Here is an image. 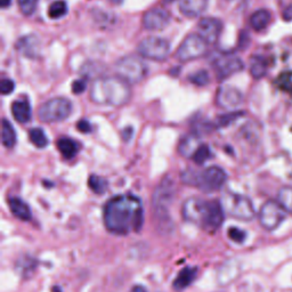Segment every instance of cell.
Wrapping results in <instances>:
<instances>
[{
	"mask_svg": "<svg viewBox=\"0 0 292 292\" xmlns=\"http://www.w3.org/2000/svg\"><path fill=\"white\" fill-rule=\"evenodd\" d=\"M197 275V269L195 267H185L177 275L176 279L174 281V287L177 291H182L186 289L188 285H191L193 281H194Z\"/></svg>",
	"mask_w": 292,
	"mask_h": 292,
	"instance_id": "20",
	"label": "cell"
},
{
	"mask_svg": "<svg viewBox=\"0 0 292 292\" xmlns=\"http://www.w3.org/2000/svg\"><path fill=\"white\" fill-rule=\"evenodd\" d=\"M8 203H10V209L12 213L16 218H19L20 220L28 221L31 219V209L28 205V203L24 202L22 199H20V197H11L8 200Z\"/></svg>",
	"mask_w": 292,
	"mask_h": 292,
	"instance_id": "19",
	"label": "cell"
},
{
	"mask_svg": "<svg viewBox=\"0 0 292 292\" xmlns=\"http://www.w3.org/2000/svg\"><path fill=\"white\" fill-rule=\"evenodd\" d=\"M57 149H59L60 153L63 155V158L67 160H71L79 152V144L72 138L62 137L57 141Z\"/></svg>",
	"mask_w": 292,
	"mask_h": 292,
	"instance_id": "21",
	"label": "cell"
},
{
	"mask_svg": "<svg viewBox=\"0 0 292 292\" xmlns=\"http://www.w3.org/2000/svg\"><path fill=\"white\" fill-rule=\"evenodd\" d=\"M188 80H190L193 85L199 86V87H203V86H207L209 82H210V75L207 70H199L195 73H193L192 76L188 77Z\"/></svg>",
	"mask_w": 292,
	"mask_h": 292,
	"instance_id": "30",
	"label": "cell"
},
{
	"mask_svg": "<svg viewBox=\"0 0 292 292\" xmlns=\"http://www.w3.org/2000/svg\"><path fill=\"white\" fill-rule=\"evenodd\" d=\"M167 3H171V2H174V0H166Z\"/></svg>",
	"mask_w": 292,
	"mask_h": 292,
	"instance_id": "43",
	"label": "cell"
},
{
	"mask_svg": "<svg viewBox=\"0 0 292 292\" xmlns=\"http://www.w3.org/2000/svg\"><path fill=\"white\" fill-rule=\"evenodd\" d=\"M270 19H272V15L267 10H258L254 12L250 18V24H251V28L256 31H261L264 29L267 28Z\"/></svg>",
	"mask_w": 292,
	"mask_h": 292,
	"instance_id": "22",
	"label": "cell"
},
{
	"mask_svg": "<svg viewBox=\"0 0 292 292\" xmlns=\"http://www.w3.org/2000/svg\"><path fill=\"white\" fill-rule=\"evenodd\" d=\"M285 210L278 201L269 200L261 205L259 211V221L260 225L267 231H273L277 228L282 221L285 219Z\"/></svg>",
	"mask_w": 292,
	"mask_h": 292,
	"instance_id": "11",
	"label": "cell"
},
{
	"mask_svg": "<svg viewBox=\"0 0 292 292\" xmlns=\"http://www.w3.org/2000/svg\"><path fill=\"white\" fill-rule=\"evenodd\" d=\"M221 30H223V23L219 20L213 18L202 19L197 24L199 35L210 45L217 43Z\"/></svg>",
	"mask_w": 292,
	"mask_h": 292,
	"instance_id": "13",
	"label": "cell"
},
{
	"mask_svg": "<svg viewBox=\"0 0 292 292\" xmlns=\"http://www.w3.org/2000/svg\"><path fill=\"white\" fill-rule=\"evenodd\" d=\"M77 128L84 134H88L92 131V126H90V123L87 120H80L77 123Z\"/></svg>",
	"mask_w": 292,
	"mask_h": 292,
	"instance_id": "37",
	"label": "cell"
},
{
	"mask_svg": "<svg viewBox=\"0 0 292 292\" xmlns=\"http://www.w3.org/2000/svg\"><path fill=\"white\" fill-rule=\"evenodd\" d=\"M213 68L216 70L219 80H225L244 69V63L240 57L233 54L218 55L213 61Z\"/></svg>",
	"mask_w": 292,
	"mask_h": 292,
	"instance_id": "12",
	"label": "cell"
},
{
	"mask_svg": "<svg viewBox=\"0 0 292 292\" xmlns=\"http://www.w3.org/2000/svg\"><path fill=\"white\" fill-rule=\"evenodd\" d=\"M170 23V14L167 11L155 8L146 12L143 16V26L147 30H162Z\"/></svg>",
	"mask_w": 292,
	"mask_h": 292,
	"instance_id": "15",
	"label": "cell"
},
{
	"mask_svg": "<svg viewBox=\"0 0 292 292\" xmlns=\"http://www.w3.org/2000/svg\"><path fill=\"white\" fill-rule=\"evenodd\" d=\"M267 72V62L260 55H253L250 59V73L254 79H261Z\"/></svg>",
	"mask_w": 292,
	"mask_h": 292,
	"instance_id": "23",
	"label": "cell"
},
{
	"mask_svg": "<svg viewBox=\"0 0 292 292\" xmlns=\"http://www.w3.org/2000/svg\"><path fill=\"white\" fill-rule=\"evenodd\" d=\"M224 212L220 201L204 200L197 196L188 197L182 208L185 220L209 233H215L220 228L224 221Z\"/></svg>",
	"mask_w": 292,
	"mask_h": 292,
	"instance_id": "2",
	"label": "cell"
},
{
	"mask_svg": "<svg viewBox=\"0 0 292 292\" xmlns=\"http://www.w3.org/2000/svg\"><path fill=\"white\" fill-rule=\"evenodd\" d=\"M228 2H231V0H228Z\"/></svg>",
	"mask_w": 292,
	"mask_h": 292,
	"instance_id": "44",
	"label": "cell"
},
{
	"mask_svg": "<svg viewBox=\"0 0 292 292\" xmlns=\"http://www.w3.org/2000/svg\"><path fill=\"white\" fill-rule=\"evenodd\" d=\"M12 114L20 123H27L31 120L32 110L31 105L27 100H18L12 104Z\"/></svg>",
	"mask_w": 292,
	"mask_h": 292,
	"instance_id": "18",
	"label": "cell"
},
{
	"mask_svg": "<svg viewBox=\"0 0 292 292\" xmlns=\"http://www.w3.org/2000/svg\"><path fill=\"white\" fill-rule=\"evenodd\" d=\"M175 197V184L169 177H166L155 188L152 207L154 210V216L161 225H167L169 220V207Z\"/></svg>",
	"mask_w": 292,
	"mask_h": 292,
	"instance_id": "5",
	"label": "cell"
},
{
	"mask_svg": "<svg viewBox=\"0 0 292 292\" xmlns=\"http://www.w3.org/2000/svg\"><path fill=\"white\" fill-rule=\"evenodd\" d=\"M108 180L96 175H92L88 179L89 188L94 193H96V194H103V193H105L106 190H108Z\"/></svg>",
	"mask_w": 292,
	"mask_h": 292,
	"instance_id": "27",
	"label": "cell"
},
{
	"mask_svg": "<svg viewBox=\"0 0 292 292\" xmlns=\"http://www.w3.org/2000/svg\"><path fill=\"white\" fill-rule=\"evenodd\" d=\"M180 178L184 184L194 186L204 193H213L224 186L227 180V174L220 167L211 166L201 170H185L180 175Z\"/></svg>",
	"mask_w": 292,
	"mask_h": 292,
	"instance_id": "4",
	"label": "cell"
},
{
	"mask_svg": "<svg viewBox=\"0 0 292 292\" xmlns=\"http://www.w3.org/2000/svg\"><path fill=\"white\" fill-rule=\"evenodd\" d=\"M210 155L211 152L207 144H200V145L196 147L194 153L192 154V159L196 164H203L209 158H210Z\"/></svg>",
	"mask_w": 292,
	"mask_h": 292,
	"instance_id": "29",
	"label": "cell"
},
{
	"mask_svg": "<svg viewBox=\"0 0 292 292\" xmlns=\"http://www.w3.org/2000/svg\"><path fill=\"white\" fill-rule=\"evenodd\" d=\"M243 102V95L237 88L232 86H223L218 89L217 103L223 109L237 108Z\"/></svg>",
	"mask_w": 292,
	"mask_h": 292,
	"instance_id": "16",
	"label": "cell"
},
{
	"mask_svg": "<svg viewBox=\"0 0 292 292\" xmlns=\"http://www.w3.org/2000/svg\"><path fill=\"white\" fill-rule=\"evenodd\" d=\"M208 43L200 35H188L176 51V59L179 62H188L207 54Z\"/></svg>",
	"mask_w": 292,
	"mask_h": 292,
	"instance_id": "9",
	"label": "cell"
},
{
	"mask_svg": "<svg viewBox=\"0 0 292 292\" xmlns=\"http://www.w3.org/2000/svg\"><path fill=\"white\" fill-rule=\"evenodd\" d=\"M170 43L159 37H147L138 44L139 55L152 61H164L170 53Z\"/></svg>",
	"mask_w": 292,
	"mask_h": 292,
	"instance_id": "10",
	"label": "cell"
},
{
	"mask_svg": "<svg viewBox=\"0 0 292 292\" xmlns=\"http://www.w3.org/2000/svg\"><path fill=\"white\" fill-rule=\"evenodd\" d=\"M133 133H134V129L131 128V127H126V128L123 129V131H122V137H123V139H125L126 142L130 141L131 136H133Z\"/></svg>",
	"mask_w": 292,
	"mask_h": 292,
	"instance_id": "38",
	"label": "cell"
},
{
	"mask_svg": "<svg viewBox=\"0 0 292 292\" xmlns=\"http://www.w3.org/2000/svg\"><path fill=\"white\" fill-rule=\"evenodd\" d=\"M277 201L286 212L292 215V186L282 187L278 191Z\"/></svg>",
	"mask_w": 292,
	"mask_h": 292,
	"instance_id": "25",
	"label": "cell"
},
{
	"mask_svg": "<svg viewBox=\"0 0 292 292\" xmlns=\"http://www.w3.org/2000/svg\"><path fill=\"white\" fill-rule=\"evenodd\" d=\"M131 97L130 87L127 81L120 77L97 78L90 89V98L100 105L122 106L129 102Z\"/></svg>",
	"mask_w": 292,
	"mask_h": 292,
	"instance_id": "3",
	"label": "cell"
},
{
	"mask_svg": "<svg viewBox=\"0 0 292 292\" xmlns=\"http://www.w3.org/2000/svg\"><path fill=\"white\" fill-rule=\"evenodd\" d=\"M29 138L31 143L38 149H44L48 145V138L41 128H32L29 131Z\"/></svg>",
	"mask_w": 292,
	"mask_h": 292,
	"instance_id": "26",
	"label": "cell"
},
{
	"mask_svg": "<svg viewBox=\"0 0 292 292\" xmlns=\"http://www.w3.org/2000/svg\"><path fill=\"white\" fill-rule=\"evenodd\" d=\"M244 112H242V111H235V112L226 113V114H223V116L218 117L216 123L219 128H223V127H227L229 125H232L234 121H236L237 119L241 118Z\"/></svg>",
	"mask_w": 292,
	"mask_h": 292,
	"instance_id": "31",
	"label": "cell"
},
{
	"mask_svg": "<svg viewBox=\"0 0 292 292\" xmlns=\"http://www.w3.org/2000/svg\"><path fill=\"white\" fill-rule=\"evenodd\" d=\"M2 141L4 146H6L7 149H12V147L15 146L16 141V133L14 127L11 125V122L6 120V119H3L2 123Z\"/></svg>",
	"mask_w": 292,
	"mask_h": 292,
	"instance_id": "24",
	"label": "cell"
},
{
	"mask_svg": "<svg viewBox=\"0 0 292 292\" xmlns=\"http://www.w3.org/2000/svg\"><path fill=\"white\" fill-rule=\"evenodd\" d=\"M130 292H147V290L143 285H135Z\"/></svg>",
	"mask_w": 292,
	"mask_h": 292,
	"instance_id": "40",
	"label": "cell"
},
{
	"mask_svg": "<svg viewBox=\"0 0 292 292\" xmlns=\"http://www.w3.org/2000/svg\"><path fill=\"white\" fill-rule=\"evenodd\" d=\"M116 72L118 76L127 82L136 84L141 82L147 76L149 69L142 59L135 55L121 57L116 63Z\"/></svg>",
	"mask_w": 292,
	"mask_h": 292,
	"instance_id": "7",
	"label": "cell"
},
{
	"mask_svg": "<svg viewBox=\"0 0 292 292\" xmlns=\"http://www.w3.org/2000/svg\"><path fill=\"white\" fill-rule=\"evenodd\" d=\"M72 112V103L68 98L55 97L44 103L39 108L38 117L43 122H61L70 117Z\"/></svg>",
	"mask_w": 292,
	"mask_h": 292,
	"instance_id": "8",
	"label": "cell"
},
{
	"mask_svg": "<svg viewBox=\"0 0 292 292\" xmlns=\"http://www.w3.org/2000/svg\"><path fill=\"white\" fill-rule=\"evenodd\" d=\"M283 19L284 21H292V4H290L283 12Z\"/></svg>",
	"mask_w": 292,
	"mask_h": 292,
	"instance_id": "39",
	"label": "cell"
},
{
	"mask_svg": "<svg viewBox=\"0 0 292 292\" xmlns=\"http://www.w3.org/2000/svg\"><path fill=\"white\" fill-rule=\"evenodd\" d=\"M276 84L278 88L292 94V72H284L277 78Z\"/></svg>",
	"mask_w": 292,
	"mask_h": 292,
	"instance_id": "32",
	"label": "cell"
},
{
	"mask_svg": "<svg viewBox=\"0 0 292 292\" xmlns=\"http://www.w3.org/2000/svg\"><path fill=\"white\" fill-rule=\"evenodd\" d=\"M16 51L28 59L36 60L41 55V41L36 35L23 36L16 43Z\"/></svg>",
	"mask_w": 292,
	"mask_h": 292,
	"instance_id": "14",
	"label": "cell"
},
{
	"mask_svg": "<svg viewBox=\"0 0 292 292\" xmlns=\"http://www.w3.org/2000/svg\"><path fill=\"white\" fill-rule=\"evenodd\" d=\"M12 4V0H2V8H7Z\"/></svg>",
	"mask_w": 292,
	"mask_h": 292,
	"instance_id": "41",
	"label": "cell"
},
{
	"mask_svg": "<svg viewBox=\"0 0 292 292\" xmlns=\"http://www.w3.org/2000/svg\"><path fill=\"white\" fill-rule=\"evenodd\" d=\"M220 203L223 205L224 211L236 219L251 220L256 215L251 200L248 196L236 194L233 192H226L221 196Z\"/></svg>",
	"mask_w": 292,
	"mask_h": 292,
	"instance_id": "6",
	"label": "cell"
},
{
	"mask_svg": "<svg viewBox=\"0 0 292 292\" xmlns=\"http://www.w3.org/2000/svg\"><path fill=\"white\" fill-rule=\"evenodd\" d=\"M228 236L232 241L236 242V243H243L246 237V234L244 231H242L240 228L231 227L228 229Z\"/></svg>",
	"mask_w": 292,
	"mask_h": 292,
	"instance_id": "34",
	"label": "cell"
},
{
	"mask_svg": "<svg viewBox=\"0 0 292 292\" xmlns=\"http://www.w3.org/2000/svg\"><path fill=\"white\" fill-rule=\"evenodd\" d=\"M103 220L106 229L117 235L139 232L144 223L141 199L133 194L116 195L106 202Z\"/></svg>",
	"mask_w": 292,
	"mask_h": 292,
	"instance_id": "1",
	"label": "cell"
},
{
	"mask_svg": "<svg viewBox=\"0 0 292 292\" xmlns=\"http://www.w3.org/2000/svg\"><path fill=\"white\" fill-rule=\"evenodd\" d=\"M15 84L12 79H3L0 82V92L3 95H10L14 92Z\"/></svg>",
	"mask_w": 292,
	"mask_h": 292,
	"instance_id": "35",
	"label": "cell"
},
{
	"mask_svg": "<svg viewBox=\"0 0 292 292\" xmlns=\"http://www.w3.org/2000/svg\"><path fill=\"white\" fill-rule=\"evenodd\" d=\"M19 7L22 13L26 16H30L35 13L38 0H18Z\"/></svg>",
	"mask_w": 292,
	"mask_h": 292,
	"instance_id": "33",
	"label": "cell"
},
{
	"mask_svg": "<svg viewBox=\"0 0 292 292\" xmlns=\"http://www.w3.org/2000/svg\"><path fill=\"white\" fill-rule=\"evenodd\" d=\"M87 87V82L84 79H78L75 80L72 84V93L76 94V95H79V94L84 93Z\"/></svg>",
	"mask_w": 292,
	"mask_h": 292,
	"instance_id": "36",
	"label": "cell"
},
{
	"mask_svg": "<svg viewBox=\"0 0 292 292\" xmlns=\"http://www.w3.org/2000/svg\"><path fill=\"white\" fill-rule=\"evenodd\" d=\"M209 0H179V11L186 18H197L208 7Z\"/></svg>",
	"mask_w": 292,
	"mask_h": 292,
	"instance_id": "17",
	"label": "cell"
},
{
	"mask_svg": "<svg viewBox=\"0 0 292 292\" xmlns=\"http://www.w3.org/2000/svg\"><path fill=\"white\" fill-rule=\"evenodd\" d=\"M68 13V4L64 0H57L54 2L48 8V16L53 20L63 18Z\"/></svg>",
	"mask_w": 292,
	"mask_h": 292,
	"instance_id": "28",
	"label": "cell"
},
{
	"mask_svg": "<svg viewBox=\"0 0 292 292\" xmlns=\"http://www.w3.org/2000/svg\"><path fill=\"white\" fill-rule=\"evenodd\" d=\"M110 2L114 4V5H121V4L123 3V0H110Z\"/></svg>",
	"mask_w": 292,
	"mask_h": 292,
	"instance_id": "42",
	"label": "cell"
}]
</instances>
